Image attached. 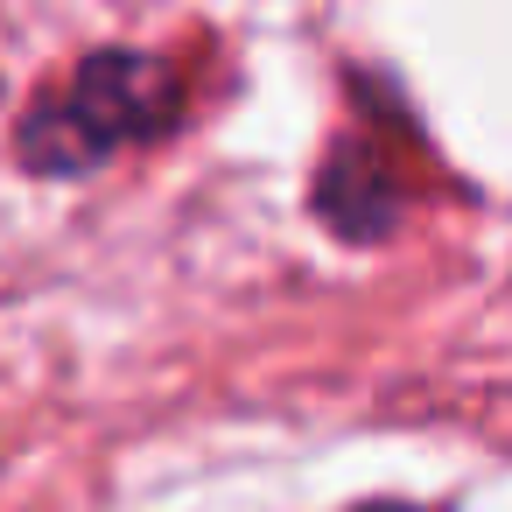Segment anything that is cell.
<instances>
[{
  "mask_svg": "<svg viewBox=\"0 0 512 512\" xmlns=\"http://www.w3.org/2000/svg\"><path fill=\"white\" fill-rule=\"evenodd\" d=\"M183 120V71L148 50H92L64 85H50L22 127L15 155L36 176H85L134 141H155Z\"/></svg>",
  "mask_w": 512,
  "mask_h": 512,
  "instance_id": "cell-1",
  "label": "cell"
},
{
  "mask_svg": "<svg viewBox=\"0 0 512 512\" xmlns=\"http://www.w3.org/2000/svg\"><path fill=\"white\" fill-rule=\"evenodd\" d=\"M316 218L337 225L344 239H379L400 218V183L386 176V162L358 134L337 141V155L323 162V176H316Z\"/></svg>",
  "mask_w": 512,
  "mask_h": 512,
  "instance_id": "cell-2",
  "label": "cell"
},
{
  "mask_svg": "<svg viewBox=\"0 0 512 512\" xmlns=\"http://www.w3.org/2000/svg\"><path fill=\"white\" fill-rule=\"evenodd\" d=\"M351 512H428V505H400V498H372V505H351Z\"/></svg>",
  "mask_w": 512,
  "mask_h": 512,
  "instance_id": "cell-3",
  "label": "cell"
}]
</instances>
